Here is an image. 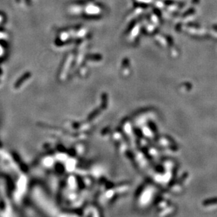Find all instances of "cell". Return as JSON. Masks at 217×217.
Masks as SVG:
<instances>
[{
	"label": "cell",
	"mask_w": 217,
	"mask_h": 217,
	"mask_svg": "<svg viewBox=\"0 0 217 217\" xmlns=\"http://www.w3.org/2000/svg\"><path fill=\"white\" fill-rule=\"evenodd\" d=\"M98 9L97 8H96V7L94 6H90L87 9V11L89 12V13L90 14H94V13H96V12L98 11V10H96Z\"/></svg>",
	"instance_id": "1"
}]
</instances>
